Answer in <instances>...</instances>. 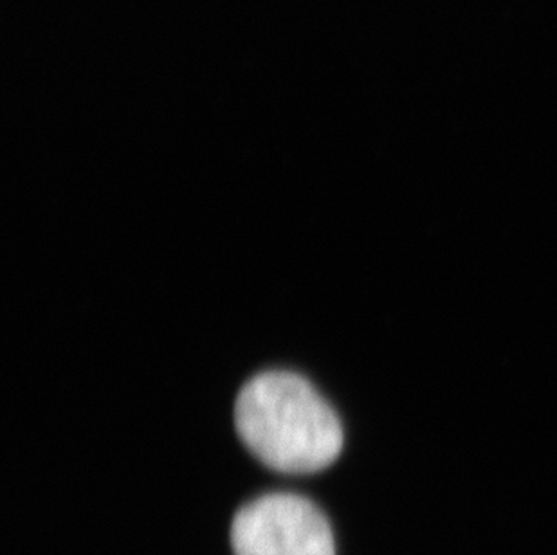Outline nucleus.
I'll use <instances>...</instances> for the list:
<instances>
[{
	"instance_id": "nucleus-1",
	"label": "nucleus",
	"mask_w": 557,
	"mask_h": 555,
	"mask_svg": "<svg viewBox=\"0 0 557 555\" xmlns=\"http://www.w3.org/2000/svg\"><path fill=\"white\" fill-rule=\"evenodd\" d=\"M244 445L273 471L314 474L343 449L342 422L331 404L298 373L271 370L244 384L235 403Z\"/></svg>"
},
{
	"instance_id": "nucleus-2",
	"label": "nucleus",
	"mask_w": 557,
	"mask_h": 555,
	"mask_svg": "<svg viewBox=\"0 0 557 555\" xmlns=\"http://www.w3.org/2000/svg\"><path fill=\"white\" fill-rule=\"evenodd\" d=\"M235 555H336L320 508L298 494L274 493L244 505L232 523Z\"/></svg>"
}]
</instances>
